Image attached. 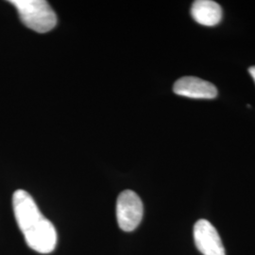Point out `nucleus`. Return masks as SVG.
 <instances>
[{
  "mask_svg": "<svg viewBox=\"0 0 255 255\" xmlns=\"http://www.w3.org/2000/svg\"><path fill=\"white\" fill-rule=\"evenodd\" d=\"M192 17L206 27L218 25L222 18V9L219 4L212 0H197L191 8Z\"/></svg>",
  "mask_w": 255,
  "mask_h": 255,
  "instance_id": "6",
  "label": "nucleus"
},
{
  "mask_svg": "<svg viewBox=\"0 0 255 255\" xmlns=\"http://www.w3.org/2000/svg\"><path fill=\"white\" fill-rule=\"evenodd\" d=\"M194 241L203 255H226L217 229L206 219H200L195 223Z\"/></svg>",
  "mask_w": 255,
  "mask_h": 255,
  "instance_id": "4",
  "label": "nucleus"
},
{
  "mask_svg": "<svg viewBox=\"0 0 255 255\" xmlns=\"http://www.w3.org/2000/svg\"><path fill=\"white\" fill-rule=\"evenodd\" d=\"M12 208L27 246L39 254H51L57 245V232L32 197L25 190H16L12 196Z\"/></svg>",
  "mask_w": 255,
  "mask_h": 255,
  "instance_id": "1",
  "label": "nucleus"
},
{
  "mask_svg": "<svg viewBox=\"0 0 255 255\" xmlns=\"http://www.w3.org/2000/svg\"><path fill=\"white\" fill-rule=\"evenodd\" d=\"M175 94L190 99H215L218 96L216 86L196 77H183L174 83Z\"/></svg>",
  "mask_w": 255,
  "mask_h": 255,
  "instance_id": "5",
  "label": "nucleus"
},
{
  "mask_svg": "<svg viewBox=\"0 0 255 255\" xmlns=\"http://www.w3.org/2000/svg\"><path fill=\"white\" fill-rule=\"evenodd\" d=\"M143 202L135 192H121L117 201V219L119 228L124 232H132L143 219Z\"/></svg>",
  "mask_w": 255,
  "mask_h": 255,
  "instance_id": "3",
  "label": "nucleus"
},
{
  "mask_svg": "<svg viewBox=\"0 0 255 255\" xmlns=\"http://www.w3.org/2000/svg\"><path fill=\"white\" fill-rule=\"evenodd\" d=\"M249 72L251 74V76L253 77V79H254V81H255V66H252V67H250Z\"/></svg>",
  "mask_w": 255,
  "mask_h": 255,
  "instance_id": "7",
  "label": "nucleus"
},
{
  "mask_svg": "<svg viewBox=\"0 0 255 255\" xmlns=\"http://www.w3.org/2000/svg\"><path fill=\"white\" fill-rule=\"evenodd\" d=\"M9 2L17 9L22 23L36 32H48L57 24L54 9L46 0H10Z\"/></svg>",
  "mask_w": 255,
  "mask_h": 255,
  "instance_id": "2",
  "label": "nucleus"
}]
</instances>
